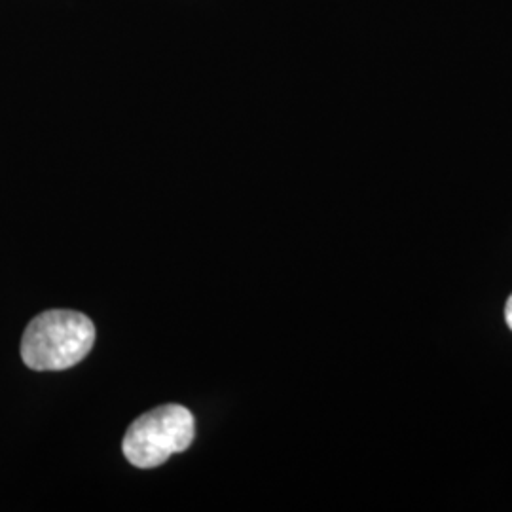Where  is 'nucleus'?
I'll return each instance as SVG.
<instances>
[{"label":"nucleus","instance_id":"obj_1","mask_svg":"<svg viewBox=\"0 0 512 512\" xmlns=\"http://www.w3.org/2000/svg\"><path fill=\"white\" fill-rule=\"evenodd\" d=\"M95 344L92 319L80 311L50 310L35 317L21 338V359L33 370H67Z\"/></svg>","mask_w":512,"mask_h":512},{"label":"nucleus","instance_id":"obj_2","mask_svg":"<svg viewBox=\"0 0 512 512\" xmlns=\"http://www.w3.org/2000/svg\"><path fill=\"white\" fill-rule=\"evenodd\" d=\"M196 433L194 416L181 404L154 408L129 425L124 437V456L139 469H154L184 452Z\"/></svg>","mask_w":512,"mask_h":512},{"label":"nucleus","instance_id":"obj_3","mask_svg":"<svg viewBox=\"0 0 512 512\" xmlns=\"http://www.w3.org/2000/svg\"><path fill=\"white\" fill-rule=\"evenodd\" d=\"M505 321H507L509 329L512 330V294L509 296V300H507V306H505Z\"/></svg>","mask_w":512,"mask_h":512}]
</instances>
